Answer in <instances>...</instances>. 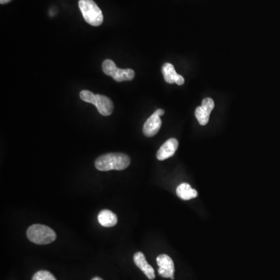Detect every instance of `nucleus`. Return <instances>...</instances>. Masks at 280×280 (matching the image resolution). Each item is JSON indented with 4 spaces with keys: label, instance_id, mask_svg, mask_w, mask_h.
I'll return each instance as SVG.
<instances>
[{
    "label": "nucleus",
    "instance_id": "obj_12",
    "mask_svg": "<svg viewBox=\"0 0 280 280\" xmlns=\"http://www.w3.org/2000/svg\"><path fill=\"white\" fill-rule=\"evenodd\" d=\"M162 73L164 75V78L168 84H175V78L177 73H176L174 65L170 63L164 64Z\"/></svg>",
    "mask_w": 280,
    "mask_h": 280
},
{
    "label": "nucleus",
    "instance_id": "obj_13",
    "mask_svg": "<svg viewBox=\"0 0 280 280\" xmlns=\"http://www.w3.org/2000/svg\"><path fill=\"white\" fill-rule=\"evenodd\" d=\"M210 114L206 111L204 110L202 106H199L196 109V117L198 120V123L201 125H205L209 122Z\"/></svg>",
    "mask_w": 280,
    "mask_h": 280
},
{
    "label": "nucleus",
    "instance_id": "obj_3",
    "mask_svg": "<svg viewBox=\"0 0 280 280\" xmlns=\"http://www.w3.org/2000/svg\"><path fill=\"white\" fill-rule=\"evenodd\" d=\"M80 97L84 102L95 105L101 115H111L114 110L113 102L106 96L94 94L89 90H82L80 93Z\"/></svg>",
    "mask_w": 280,
    "mask_h": 280
},
{
    "label": "nucleus",
    "instance_id": "obj_9",
    "mask_svg": "<svg viewBox=\"0 0 280 280\" xmlns=\"http://www.w3.org/2000/svg\"><path fill=\"white\" fill-rule=\"evenodd\" d=\"M133 260L137 267L143 272L144 274L146 275L149 280H153L155 279V273L154 269H153L151 265L148 263L147 261L145 258L143 253L142 252H137L133 256Z\"/></svg>",
    "mask_w": 280,
    "mask_h": 280
},
{
    "label": "nucleus",
    "instance_id": "obj_10",
    "mask_svg": "<svg viewBox=\"0 0 280 280\" xmlns=\"http://www.w3.org/2000/svg\"><path fill=\"white\" fill-rule=\"evenodd\" d=\"M97 220L101 226H105V227H112V226H115L118 223L117 216L113 212L108 210V209H104L100 212Z\"/></svg>",
    "mask_w": 280,
    "mask_h": 280
},
{
    "label": "nucleus",
    "instance_id": "obj_1",
    "mask_svg": "<svg viewBox=\"0 0 280 280\" xmlns=\"http://www.w3.org/2000/svg\"><path fill=\"white\" fill-rule=\"evenodd\" d=\"M130 165V158L125 153H110L101 156L96 160L95 167L101 171L125 170Z\"/></svg>",
    "mask_w": 280,
    "mask_h": 280
},
{
    "label": "nucleus",
    "instance_id": "obj_4",
    "mask_svg": "<svg viewBox=\"0 0 280 280\" xmlns=\"http://www.w3.org/2000/svg\"><path fill=\"white\" fill-rule=\"evenodd\" d=\"M79 7L87 24L94 27L102 25L104 21L102 11L93 0H80Z\"/></svg>",
    "mask_w": 280,
    "mask_h": 280
},
{
    "label": "nucleus",
    "instance_id": "obj_18",
    "mask_svg": "<svg viewBox=\"0 0 280 280\" xmlns=\"http://www.w3.org/2000/svg\"><path fill=\"white\" fill-rule=\"evenodd\" d=\"M12 0H0V3L2 4V5H4V4H7L9 3V2H11Z\"/></svg>",
    "mask_w": 280,
    "mask_h": 280
},
{
    "label": "nucleus",
    "instance_id": "obj_2",
    "mask_svg": "<svg viewBox=\"0 0 280 280\" xmlns=\"http://www.w3.org/2000/svg\"><path fill=\"white\" fill-rule=\"evenodd\" d=\"M28 239L36 245H49L56 241V233L53 229L42 224H34L27 230Z\"/></svg>",
    "mask_w": 280,
    "mask_h": 280
},
{
    "label": "nucleus",
    "instance_id": "obj_5",
    "mask_svg": "<svg viewBox=\"0 0 280 280\" xmlns=\"http://www.w3.org/2000/svg\"><path fill=\"white\" fill-rule=\"evenodd\" d=\"M103 72L110 76L117 82L133 81L135 77V72L132 69H118L112 60L106 59L103 62Z\"/></svg>",
    "mask_w": 280,
    "mask_h": 280
},
{
    "label": "nucleus",
    "instance_id": "obj_14",
    "mask_svg": "<svg viewBox=\"0 0 280 280\" xmlns=\"http://www.w3.org/2000/svg\"><path fill=\"white\" fill-rule=\"evenodd\" d=\"M32 280H56V279L52 273L48 271L41 270L38 271L34 275Z\"/></svg>",
    "mask_w": 280,
    "mask_h": 280
},
{
    "label": "nucleus",
    "instance_id": "obj_11",
    "mask_svg": "<svg viewBox=\"0 0 280 280\" xmlns=\"http://www.w3.org/2000/svg\"><path fill=\"white\" fill-rule=\"evenodd\" d=\"M177 196L182 200H190L198 196V192L193 189L188 183H182L178 185L176 190Z\"/></svg>",
    "mask_w": 280,
    "mask_h": 280
},
{
    "label": "nucleus",
    "instance_id": "obj_15",
    "mask_svg": "<svg viewBox=\"0 0 280 280\" xmlns=\"http://www.w3.org/2000/svg\"><path fill=\"white\" fill-rule=\"evenodd\" d=\"M201 106L203 108L204 110L206 111L209 114H211L212 111L213 110L215 107L214 101H213L212 98L206 97L202 101V105Z\"/></svg>",
    "mask_w": 280,
    "mask_h": 280
},
{
    "label": "nucleus",
    "instance_id": "obj_16",
    "mask_svg": "<svg viewBox=\"0 0 280 280\" xmlns=\"http://www.w3.org/2000/svg\"><path fill=\"white\" fill-rule=\"evenodd\" d=\"M175 84H177L178 86L183 85V84H185V79H184L183 77L181 76V75L177 74L175 78Z\"/></svg>",
    "mask_w": 280,
    "mask_h": 280
},
{
    "label": "nucleus",
    "instance_id": "obj_17",
    "mask_svg": "<svg viewBox=\"0 0 280 280\" xmlns=\"http://www.w3.org/2000/svg\"><path fill=\"white\" fill-rule=\"evenodd\" d=\"M154 113L161 117L163 114H165V111L163 110V109H157Z\"/></svg>",
    "mask_w": 280,
    "mask_h": 280
},
{
    "label": "nucleus",
    "instance_id": "obj_6",
    "mask_svg": "<svg viewBox=\"0 0 280 280\" xmlns=\"http://www.w3.org/2000/svg\"><path fill=\"white\" fill-rule=\"evenodd\" d=\"M158 265V273L164 278H170L174 280V264L170 257L167 254H161L157 258Z\"/></svg>",
    "mask_w": 280,
    "mask_h": 280
},
{
    "label": "nucleus",
    "instance_id": "obj_8",
    "mask_svg": "<svg viewBox=\"0 0 280 280\" xmlns=\"http://www.w3.org/2000/svg\"><path fill=\"white\" fill-rule=\"evenodd\" d=\"M161 117L153 113L144 124L142 132L146 137H153L157 134L159 130L161 129Z\"/></svg>",
    "mask_w": 280,
    "mask_h": 280
},
{
    "label": "nucleus",
    "instance_id": "obj_7",
    "mask_svg": "<svg viewBox=\"0 0 280 280\" xmlns=\"http://www.w3.org/2000/svg\"><path fill=\"white\" fill-rule=\"evenodd\" d=\"M178 147V141L176 139L171 138L167 140L159 149L157 153V158L159 161H165L174 155Z\"/></svg>",
    "mask_w": 280,
    "mask_h": 280
},
{
    "label": "nucleus",
    "instance_id": "obj_19",
    "mask_svg": "<svg viewBox=\"0 0 280 280\" xmlns=\"http://www.w3.org/2000/svg\"><path fill=\"white\" fill-rule=\"evenodd\" d=\"M91 280H103L102 279L100 278V277H94V278L92 279Z\"/></svg>",
    "mask_w": 280,
    "mask_h": 280
}]
</instances>
